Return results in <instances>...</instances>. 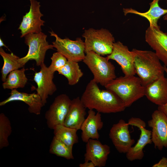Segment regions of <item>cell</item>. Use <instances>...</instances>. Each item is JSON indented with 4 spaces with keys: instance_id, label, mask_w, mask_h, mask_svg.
Wrapping results in <instances>:
<instances>
[{
    "instance_id": "5",
    "label": "cell",
    "mask_w": 167,
    "mask_h": 167,
    "mask_svg": "<svg viewBox=\"0 0 167 167\" xmlns=\"http://www.w3.org/2000/svg\"><path fill=\"white\" fill-rule=\"evenodd\" d=\"M82 36L85 39V53L92 51L101 56L111 53L115 39L108 30L90 28L85 30Z\"/></svg>"
},
{
    "instance_id": "27",
    "label": "cell",
    "mask_w": 167,
    "mask_h": 167,
    "mask_svg": "<svg viewBox=\"0 0 167 167\" xmlns=\"http://www.w3.org/2000/svg\"><path fill=\"white\" fill-rule=\"evenodd\" d=\"M12 131L10 121L3 113L0 114V149L9 145V137Z\"/></svg>"
},
{
    "instance_id": "19",
    "label": "cell",
    "mask_w": 167,
    "mask_h": 167,
    "mask_svg": "<svg viewBox=\"0 0 167 167\" xmlns=\"http://www.w3.org/2000/svg\"><path fill=\"white\" fill-rule=\"evenodd\" d=\"M147 99L158 106L167 102V78L163 75L145 87Z\"/></svg>"
},
{
    "instance_id": "32",
    "label": "cell",
    "mask_w": 167,
    "mask_h": 167,
    "mask_svg": "<svg viewBox=\"0 0 167 167\" xmlns=\"http://www.w3.org/2000/svg\"><path fill=\"white\" fill-rule=\"evenodd\" d=\"M2 46H4L6 48L8 49V50H9V49L5 45V44L4 43L2 39H1V38H0V47H2Z\"/></svg>"
},
{
    "instance_id": "7",
    "label": "cell",
    "mask_w": 167,
    "mask_h": 167,
    "mask_svg": "<svg viewBox=\"0 0 167 167\" xmlns=\"http://www.w3.org/2000/svg\"><path fill=\"white\" fill-rule=\"evenodd\" d=\"M49 32L50 36L55 38L52 45L57 52L62 54L68 60L77 62L83 61L85 56V46L84 41L81 38H77L75 41L69 38L63 39L53 31Z\"/></svg>"
},
{
    "instance_id": "23",
    "label": "cell",
    "mask_w": 167,
    "mask_h": 167,
    "mask_svg": "<svg viewBox=\"0 0 167 167\" xmlns=\"http://www.w3.org/2000/svg\"><path fill=\"white\" fill-rule=\"evenodd\" d=\"M78 62L68 60L65 65L57 71L67 79L70 85L77 84L84 74Z\"/></svg>"
},
{
    "instance_id": "29",
    "label": "cell",
    "mask_w": 167,
    "mask_h": 167,
    "mask_svg": "<svg viewBox=\"0 0 167 167\" xmlns=\"http://www.w3.org/2000/svg\"><path fill=\"white\" fill-rule=\"evenodd\" d=\"M152 167H167V158L163 157L157 163L154 164Z\"/></svg>"
},
{
    "instance_id": "10",
    "label": "cell",
    "mask_w": 167,
    "mask_h": 167,
    "mask_svg": "<svg viewBox=\"0 0 167 167\" xmlns=\"http://www.w3.org/2000/svg\"><path fill=\"white\" fill-rule=\"evenodd\" d=\"M152 128L151 137L155 148L161 151L167 148V117L161 111H154L152 118L148 122Z\"/></svg>"
},
{
    "instance_id": "12",
    "label": "cell",
    "mask_w": 167,
    "mask_h": 167,
    "mask_svg": "<svg viewBox=\"0 0 167 167\" xmlns=\"http://www.w3.org/2000/svg\"><path fill=\"white\" fill-rule=\"evenodd\" d=\"M30 6L29 11L23 16L18 29L20 31L21 37L30 33L41 32V26L45 21L41 19L43 15L40 10V2L35 0H29Z\"/></svg>"
},
{
    "instance_id": "25",
    "label": "cell",
    "mask_w": 167,
    "mask_h": 167,
    "mask_svg": "<svg viewBox=\"0 0 167 167\" xmlns=\"http://www.w3.org/2000/svg\"><path fill=\"white\" fill-rule=\"evenodd\" d=\"M54 136L67 145L73 147L79 142L77 130L66 127L64 125H58L53 129Z\"/></svg>"
},
{
    "instance_id": "31",
    "label": "cell",
    "mask_w": 167,
    "mask_h": 167,
    "mask_svg": "<svg viewBox=\"0 0 167 167\" xmlns=\"http://www.w3.org/2000/svg\"><path fill=\"white\" fill-rule=\"evenodd\" d=\"M80 167H95L94 164L92 161H85L84 163H80L79 165Z\"/></svg>"
},
{
    "instance_id": "9",
    "label": "cell",
    "mask_w": 167,
    "mask_h": 167,
    "mask_svg": "<svg viewBox=\"0 0 167 167\" xmlns=\"http://www.w3.org/2000/svg\"><path fill=\"white\" fill-rule=\"evenodd\" d=\"M128 123L129 125L138 127L140 134L136 144L126 153V158L130 161L141 160L144 156L143 148L147 145L152 143L151 131L146 129V123L140 118L132 117L128 120Z\"/></svg>"
},
{
    "instance_id": "4",
    "label": "cell",
    "mask_w": 167,
    "mask_h": 167,
    "mask_svg": "<svg viewBox=\"0 0 167 167\" xmlns=\"http://www.w3.org/2000/svg\"><path fill=\"white\" fill-rule=\"evenodd\" d=\"M109 60L107 57L90 51L85 53L83 61L92 73L93 79L103 86L116 78L115 66Z\"/></svg>"
},
{
    "instance_id": "17",
    "label": "cell",
    "mask_w": 167,
    "mask_h": 167,
    "mask_svg": "<svg viewBox=\"0 0 167 167\" xmlns=\"http://www.w3.org/2000/svg\"><path fill=\"white\" fill-rule=\"evenodd\" d=\"M10 94L8 98L0 102V106L13 101H22L28 105V110L30 113L38 115L41 113L42 107L45 105L41 97L37 93L20 92L16 89H13L11 90Z\"/></svg>"
},
{
    "instance_id": "1",
    "label": "cell",
    "mask_w": 167,
    "mask_h": 167,
    "mask_svg": "<svg viewBox=\"0 0 167 167\" xmlns=\"http://www.w3.org/2000/svg\"><path fill=\"white\" fill-rule=\"evenodd\" d=\"M80 99L86 108L101 113L120 112L126 108L115 92L109 89L101 90L93 79L87 84Z\"/></svg>"
},
{
    "instance_id": "13",
    "label": "cell",
    "mask_w": 167,
    "mask_h": 167,
    "mask_svg": "<svg viewBox=\"0 0 167 167\" xmlns=\"http://www.w3.org/2000/svg\"><path fill=\"white\" fill-rule=\"evenodd\" d=\"M128 123L122 119L113 125L109 136L117 151L121 153H126L135 143L131 138Z\"/></svg>"
},
{
    "instance_id": "14",
    "label": "cell",
    "mask_w": 167,
    "mask_h": 167,
    "mask_svg": "<svg viewBox=\"0 0 167 167\" xmlns=\"http://www.w3.org/2000/svg\"><path fill=\"white\" fill-rule=\"evenodd\" d=\"M40 66V71L34 73L33 80L37 85L36 93L45 105L49 96L54 94L57 88L53 80L54 73L51 71L44 63Z\"/></svg>"
},
{
    "instance_id": "24",
    "label": "cell",
    "mask_w": 167,
    "mask_h": 167,
    "mask_svg": "<svg viewBox=\"0 0 167 167\" xmlns=\"http://www.w3.org/2000/svg\"><path fill=\"white\" fill-rule=\"evenodd\" d=\"M0 54L4 61L1 71V80L4 82L11 72L23 67L19 62V58L12 53H6L2 47H0Z\"/></svg>"
},
{
    "instance_id": "26",
    "label": "cell",
    "mask_w": 167,
    "mask_h": 167,
    "mask_svg": "<svg viewBox=\"0 0 167 167\" xmlns=\"http://www.w3.org/2000/svg\"><path fill=\"white\" fill-rule=\"evenodd\" d=\"M72 148L54 136L50 146L49 152L67 160L73 159Z\"/></svg>"
},
{
    "instance_id": "16",
    "label": "cell",
    "mask_w": 167,
    "mask_h": 167,
    "mask_svg": "<svg viewBox=\"0 0 167 167\" xmlns=\"http://www.w3.org/2000/svg\"><path fill=\"white\" fill-rule=\"evenodd\" d=\"M86 143L84 161H92L95 167L105 166L110 152V147L96 139H90Z\"/></svg>"
},
{
    "instance_id": "28",
    "label": "cell",
    "mask_w": 167,
    "mask_h": 167,
    "mask_svg": "<svg viewBox=\"0 0 167 167\" xmlns=\"http://www.w3.org/2000/svg\"><path fill=\"white\" fill-rule=\"evenodd\" d=\"M51 59V62L48 67L50 70L54 73L63 67L68 60L66 57L58 52L53 54Z\"/></svg>"
},
{
    "instance_id": "15",
    "label": "cell",
    "mask_w": 167,
    "mask_h": 167,
    "mask_svg": "<svg viewBox=\"0 0 167 167\" xmlns=\"http://www.w3.org/2000/svg\"><path fill=\"white\" fill-rule=\"evenodd\" d=\"M146 42L155 51L159 59L167 67V34L161 30L160 27L149 26L145 33Z\"/></svg>"
},
{
    "instance_id": "30",
    "label": "cell",
    "mask_w": 167,
    "mask_h": 167,
    "mask_svg": "<svg viewBox=\"0 0 167 167\" xmlns=\"http://www.w3.org/2000/svg\"><path fill=\"white\" fill-rule=\"evenodd\" d=\"M165 71L167 75V67L164 65ZM158 109L163 112L167 117V102L165 105L159 106L158 107Z\"/></svg>"
},
{
    "instance_id": "22",
    "label": "cell",
    "mask_w": 167,
    "mask_h": 167,
    "mask_svg": "<svg viewBox=\"0 0 167 167\" xmlns=\"http://www.w3.org/2000/svg\"><path fill=\"white\" fill-rule=\"evenodd\" d=\"M26 70L23 67L20 69H17L11 72L2 84L3 89L12 90L24 88L28 81L25 74Z\"/></svg>"
},
{
    "instance_id": "8",
    "label": "cell",
    "mask_w": 167,
    "mask_h": 167,
    "mask_svg": "<svg viewBox=\"0 0 167 167\" xmlns=\"http://www.w3.org/2000/svg\"><path fill=\"white\" fill-rule=\"evenodd\" d=\"M71 100L66 94L57 96L45 112V118L48 127L51 129L58 125H63Z\"/></svg>"
},
{
    "instance_id": "6",
    "label": "cell",
    "mask_w": 167,
    "mask_h": 167,
    "mask_svg": "<svg viewBox=\"0 0 167 167\" xmlns=\"http://www.w3.org/2000/svg\"><path fill=\"white\" fill-rule=\"evenodd\" d=\"M25 43L28 46L27 54L19 59L23 67L29 61L34 60L36 65L39 66L44 63L47 50L53 49L52 45L49 44L46 40L47 36L41 32L38 33H30L24 36Z\"/></svg>"
},
{
    "instance_id": "3",
    "label": "cell",
    "mask_w": 167,
    "mask_h": 167,
    "mask_svg": "<svg viewBox=\"0 0 167 167\" xmlns=\"http://www.w3.org/2000/svg\"><path fill=\"white\" fill-rule=\"evenodd\" d=\"M105 87L115 92L122 100L126 108L145 94V87L139 78L135 75L116 78Z\"/></svg>"
},
{
    "instance_id": "18",
    "label": "cell",
    "mask_w": 167,
    "mask_h": 167,
    "mask_svg": "<svg viewBox=\"0 0 167 167\" xmlns=\"http://www.w3.org/2000/svg\"><path fill=\"white\" fill-rule=\"evenodd\" d=\"M88 114L80 129L82 140L86 143L90 139L98 140L100 135L98 131L103 126L101 113H96L93 110L89 109Z\"/></svg>"
},
{
    "instance_id": "2",
    "label": "cell",
    "mask_w": 167,
    "mask_h": 167,
    "mask_svg": "<svg viewBox=\"0 0 167 167\" xmlns=\"http://www.w3.org/2000/svg\"><path fill=\"white\" fill-rule=\"evenodd\" d=\"M136 73L145 87L164 75V66L155 52L133 49Z\"/></svg>"
},
{
    "instance_id": "20",
    "label": "cell",
    "mask_w": 167,
    "mask_h": 167,
    "mask_svg": "<svg viewBox=\"0 0 167 167\" xmlns=\"http://www.w3.org/2000/svg\"><path fill=\"white\" fill-rule=\"evenodd\" d=\"M86 109L79 97L73 99L63 125L77 131L80 130L85 119Z\"/></svg>"
},
{
    "instance_id": "21",
    "label": "cell",
    "mask_w": 167,
    "mask_h": 167,
    "mask_svg": "<svg viewBox=\"0 0 167 167\" xmlns=\"http://www.w3.org/2000/svg\"><path fill=\"white\" fill-rule=\"evenodd\" d=\"M160 0H153L149 3L150 7L149 10L145 12H140L132 8H123V12L125 15L131 13L144 17L149 21V26L158 27V20L161 16L167 14V9L162 8L159 6V2ZM166 0L167 2V0Z\"/></svg>"
},
{
    "instance_id": "33",
    "label": "cell",
    "mask_w": 167,
    "mask_h": 167,
    "mask_svg": "<svg viewBox=\"0 0 167 167\" xmlns=\"http://www.w3.org/2000/svg\"><path fill=\"white\" fill-rule=\"evenodd\" d=\"M163 19L165 20H167V14L164 15L163 17Z\"/></svg>"
},
{
    "instance_id": "11",
    "label": "cell",
    "mask_w": 167,
    "mask_h": 167,
    "mask_svg": "<svg viewBox=\"0 0 167 167\" xmlns=\"http://www.w3.org/2000/svg\"><path fill=\"white\" fill-rule=\"evenodd\" d=\"M108 60L116 61L121 66L126 76L135 75L136 73L134 66L135 54L130 51L127 46L118 41L113 44L111 53L106 57Z\"/></svg>"
}]
</instances>
